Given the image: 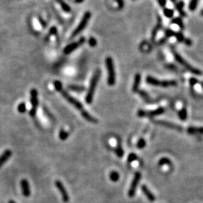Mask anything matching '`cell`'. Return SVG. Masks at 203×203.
<instances>
[{
    "mask_svg": "<svg viewBox=\"0 0 203 203\" xmlns=\"http://www.w3.org/2000/svg\"><path fill=\"white\" fill-rule=\"evenodd\" d=\"M100 77H101V70L100 69H97V70L94 72V75H93L92 78H91L90 84L89 88H88L87 94L85 98V101L87 104H91V103L93 102L96 85H97L98 83H99Z\"/></svg>",
    "mask_w": 203,
    "mask_h": 203,
    "instance_id": "6da1fadb",
    "label": "cell"
},
{
    "mask_svg": "<svg viewBox=\"0 0 203 203\" xmlns=\"http://www.w3.org/2000/svg\"><path fill=\"white\" fill-rule=\"evenodd\" d=\"M172 54H173V56H174V58L175 59V60L177 61L179 64H181V65L183 66L186 69H187V70L189 71L191 73L196 74V75H200V74H202V72H201L200 70H199V69H196V68L192 66H191L190 64H189L188 62H187V61L184 60V59L181 56L177 53V52H176L175 50H172Z\"/></svg>",
    "mask_w": 203,
    "mask_h": 203,
    "instance_id": "7a4b0ae2",
    "label": "cell"
},
{
    "mask_svg": "<svg viewBox=\"0 0 203 203\" xmlns=\"http://www.w3.org/2000/svg\"><path fill=\"white\" fill-rule=\"evenodd\" d=\"M105 65L108 71V84L109 86H113L116 82V73L114 70V62L111 57H108L106 58Z\"/></svg>",
    "mask_w": 203,
    "mask_h": 203,
    "instance_id": "3957f363",
    "label": "cell"
},
{
    "mask_svg": "<svg viewBox=\"0 0 203 203\" xmlns=\"http://www.w3.org/2000/svg\"><path fill=\"white\" fill-rule=\"evenodd\" d=\"M90 17H91V14L90 11H87V12L84 13V16H83L82 19H81L80 23H79L78 26L76 27L75 30H74L73 33H72V35H71V38L77 36L78 34H80L81 32H82L83 30L86 28L88 22H89L90 19Z\"/></svg>",
    "mask_w": 203,
    "mask_h": 203,
    "instance_id": "277c9868",
    "label": "cell"
},
{
    "mask_svg": "<svg viewBox=\"0 0 203 203\" xmlns=\"http://www.w3.org/2000/svg\"><path fill=\"white\" fill-rule=\"evenodd\" d=\"M165 112V108L160 107L157 109L150 110V111H145V110H138L137 115L139 117H152L160 115Z\"/></svg>",
    "mask_w": 203,
    "mask_h": 203,
    "instance_id": "5b68a950",
    "label": "cell"
},
{
    "mask_svg": "<svg viewBox=\"0 0 203 203\" xmlns=\"http://www.w3.org/2000/svg\"><path fill=\"white\" fill-rule=\"evenodd\" d=\"M30 102H31L32 108L30 111V114L31 117H34L36 114V109L38 105V92L35 89H32L30 90Z\"/></svg>",
    "mask_w": 203,
    "mask_h": 203,
    "instance_id": "8992f818",
    "label": "cell"
},
{
    "mask_svg": "<svg viewBox=\"0 0 203 203\" xmlns=\"http://www.w3.org/2000/svg\"><path fill=\"white\" fill-rule=\"evenodd\" d=\"M60 93L62 95V96L65 98V99H66V100L69 102L70 104H72V105H74V107L77 108V109H78L79 111H82L83 105L81 104V102H80L78 100H77L76 99H74V97H72V96H71L69 93L66 92V90H64L63 89L61 90L60 91Z\"/></svg>",
    "mask_w": 203,
    "mask_h": 203,
    "instance_id": "52a82bcc",
    "label": "cell"
},
{
    "mask_svg": "<svg viewBox=\"0 0 203 203\" xmlns=\"http://www.w3.org/2000/svg\"><path fill=\"white\" fill-rule=\"evenodd\" d=\"M141 174L140 173V172H135L133 181H132L131 185H130L129 189L128 191V196H129V197L131 198L134 197L135 192H136L137 187H138V182H139L140 180H141Z\"/></svg>",
    "mask_w": 203,
    "mask_h": 203,
    "instance_id": "ba28073f",
    "label": "cell"
},
{
    "mask_svg": "<svg viewBox=\"0 0 203 203\" xmlns=\"http://www.w3.org/2000/svg\"><path fill=\"white\" fill-rule=\"evenodd\" d=\"M86 42L85 38L84 37H81L79 40H78L77 42H74L73 43H71L70 45H67L66 47L64 48V54H69L72 52H73L74 50H75L78 47H79L81 45H83L84 44V42Z\"/></svg>",
    "mask_w": 203,
    "mask_h": 203,
    "instance_id": "9c48e42d",
    "label": "cell"
},
{
    "mask_svg": "<svg viewBox=\"0 0 203 203\" xmlns=\"http://www.w3.org/2000/svg\"><path fill=\"white\" fill-rule=\"evenodd\" d=\"M154 123L157 125H160V126H165V127H167L169 129H171L175 130V131L177 132H181L183 130V128L180 125L178 124H175V123H172V122H169L166 121H155Z\"/></svg>",
    "mask_w": 203,
    "mask_h": 203,
    "instance_id": "30bf717a",
    "label": "cell"
},
{
    "mask_svg": "<svg viewBox=\"0 0 203 203\" xmlns=\"http://www.w3.org/2000/svg\"><path fill=\"white\" fill-rule=\"evenodd\" d=\"M55 185L57 187V188L58 189V190L60 191L61 196H62V199L63 200L64 202H69V196L68 194L66 189L65 187L62 184V183L60 181H55Z\"/></svg>",
    "mask_w": 203,
    "mask_h": 203,
    "instance_id": "8fae6325",
    "label": "cell"
},
{
    "mask_svg": "<svg viewBox=\"0 0 203 203\" xmlns=\"http://www.w3.org/2000/svg\"><path fill=\"white\" fill-rule=\"evenodd\" d=\"M20 185H21L22 193L23 195L25 197H29L30 196V184H29L28 181L26 179H23L20 181Z\"/></svg>",
    "mask_w": 203,
    "mask_h": 203,
    "instance_id": "7c38bea8",
    "label": "cell"
},
{
    "mask_svg": "<svg viewBox=\"0 0 203 203\" xmlns=\"http://www.w3.org/2000/svg\"><path fill=\"white\" fill-rule=\"evenodd\" d=\"M141 190H142V192H143V193L145 195V196L148 198V199L150 201V202H154L155 199H156L155 196L153 195V193H152L151 191L148 189V187H147L146 185L141 186Z\"/></svg>",
    "mask_w": 203,
    "mask_h": 203,
    "instance_id": "4fadbf2b",
    "label": "cell"
},
{
    "mask_svg": "<svg viewBox=\"0 0 203 203\" xmlns=\"http://www.w3.org/2000/svg\"><path fill=\"white\" fill-rule=\"evenodd\" d=\"M177 83L175 80L170 81H158V87H175L177 86Z\"/></svg>",
    "mask_w": 203,
    "mask_h": 203,
    "instance_id": "5bb4252c",
    "label": "cell"
},
{
    "mask_svg": "<svg viewBox=\"0 0 203 203\" xmlns=\"http://www.w3.org/2000/svg\"><path fill=\"white\" fill-rule=\"evenodd\" d=\"M141 74L136 73L134 78V82H133V92L136 93L138 91V87H139L140 84H141Z\"/></svg>",
    "mask_w": 203,
    "mask_h": 203,
    "instance_id": "9a60e30c",
    "label": "cell"
},
{
    "mask_svg": "<svg viewBox=\"0 0 203 203\" xmlns=\"http://www.w3.org/2000/svg\"><path fill=\"white\" fill-rule=\"evenodd\" d=\"M11 154H12V153H11V150H6L3 152L2 154L0 156V168L4 165L7 160H8V159L11 157Z\"/></svg>",
    "mask_w": 203,
    "mask_h": 203,
    "instance_id": "2e32d148",
    "label": "cell"
},
{
    "mask_svg": "<svg viewBox=\"0 0 203 203\" xmlns=\"http://www.w3.org/2000/svg\"><path fill=\"white\" fill-rule=\"evenodd\" d=\"M157 18H158L157 24L156 25V26L153 29V30H152L151 41H154L156 36H157V33H158L159 30H160V28H161V26H162V19H161V18H160V16H158V17H157Z\"/></svg>",
    "mask_w": 203,
    "mask_h": 203,
    "instance_id": "e0dca14e",
    "label": "cell"
},
{
    "mask_svg": "<svg viewBox=\"0 0 203 203\" xmlns=\"http://www.w3.org/2000/svg\"><path fill=\"white\" fill-rule=\"evenodd\" d=\"M81 115H82V117L86 120V121H87L88 122H90V123H98L97 120H96L95 117H94L90 114L89 112H87V111L82 110V111H81Z\"/></svg>",
    "mask_w": 203,
    "mask_h": 203,
    "instance_id": "ac0fdd59",
    "label": "cell"
},
{
    "mask_svg": "<svg viewBox=\"0 0 203 203\" xmlns=\"http://www.w3.org/2000/svg\"><path fill=\"white\" fill-rule=\"evenodd\" d=\"M187 133L191 135H203V127L199 126H189L187 129Z\"/></svg>",
    "mask_w": 203,
    "mask_h": 203,
    "instance_id": "d6986e66",
    "label": "cell"
},
{
    "mask_svg": "<svg viewBox=\"0 0 203 203\" xmlns=\"http://www.w3.org/2000/svg\"><path fill=\"white\" fill-rule=\"evenodd\" d=\"M175 8L177 10L179 14H181V16L182 17H186L187 14H186V12L184 11V2L183 0H181V1L177 2V3L175 4Z\"/></svg>",
    "mask_w": 203,
    "mask_h": 203,
    "instance_id": "ffe728a7",
    "label": "cell"
},
{
    "mask_svg": "<svg viewBox=\"0 0 203 203\" xmlns=\"http://www.w3.org/2000/svg\"><path fill=\"white\" fill-rule=\"evenodd\" d=\"M56 2L60 5L61 8H62V9L65 12H70L71 11L70 6H69L68 4H66V3L64 2V0H56Z\"/></svg>",
    "mask_w": 203,
    "mask_h": 203,
    "instance_id": "44dd1931",
    "label": "cell"
},
{
    "mask_svg": "<svg viewBox=\"0 0 203 203\" xmlns=\"http://www.w3.org/2000/svg\"><path fill=\"white\" fill-rule=\"evenodd\" d=\"M68 88H69L70 90L74 91V92H77V93H82V92H84V90H85V88L83 87V86L72 85V84L68 86Z\"/></svg>",
    "mask_w": 203,
    "mask_h": 203,
    "instance_id": "7402d4cb",
    "label": "cell"
},
{
    "mask_svg": "<svg viewBox=\"0 0 203 203\" xmlns=\"http://www.w3.org/2000/svg\"><path fill=\"white\" fill-rule=\"evenodd\" d=\"M158 81L159 79L151 77V76H148V77L146 78V82L148 83V84H150V85L157 87V86H158Z\"/></svg>",
    "mask_w": 203,
    "mask_h": 203,
    "instance_id": "603a6c76",
    "label": "cell"
},
{
    "mask_svg": "<svg viewBox=\"0 0 203 203\" xmlns=\"http://www.w3.org/2000/svg\"><path fill=\"white\" fill-rule=\"evenodd\" d=\"M159 165L160 166H162V165H169V166H170V165H172V161L169 158H167V157H162V158L159 160Z\"/></svg>",
    "mask_w": 203,
    "mask_h": 203,
    "instance_id": "cb8c5ba5",
    "label": "cell"
},
{
    "mask_svg": "<svg viewBox=\"0 0 203 203\" xmlns=\"http://www.w3.org/2000/svg\"><path fill=\"white\" fill-rule=\"evenodd\" d=\"M178 116L181 121H185L187 118V111L185 108H182L178 111Z\"/></svg>",
    "mask_w": 203,
    "mask_h": 203,
    "instance_id": "d4e9b609",
    "label": "cell"
},
{
    "mask_svg": "<svg viewBox=\"0 0 203 203\" xmlns=\"http://www.w3.org/2000/svg\"><path fill=\"white\" fill-rule=\"evenodd\" d=\"M172 23H174V24L177 25L181 29L184 30V23H183V20L181 18H175L174 19L172 20Z\"/></svg>",
    "mask_w": 203,
    "mask_h": 203,
    "instance_id": "484cf974",
    "label": "cell"
},
{
    "mask_svg": "<svg viewBox=\"0 0 203 203\" xmlns=\"http://www.w3.org/2000/svg\"><path fill=\"white\" fill-rule=\"evenodd\" d=\"M109 177H110V179H111L112 181L117 182L118 180H119L120 175L117 172H116V171H112V172L110 173Z\"/></svg>",
    "mask_w": 203,
    "mask_h": 203,
    "instance_id": "4316f807",
    "label": "cell"
},
{
    "mask_svg": "<svg viewBox=\"0 0 203 203\" xmlns=\"http://www.w3.org/2000/svg\"><path fill=\"white\" fill-rule=\"evenodd\" d=\"M163 14L166 18H172L174 15V11L171 8H163Z\"/></svg>",
    "mask_w": 203,
    "mask_h": 203,
    "instance_id": "83f0119b",
    "label": "cell"
},
{
    "mask_svg": "<svg viewBox=\"0 0 203 203\" xmlns=\"http://www.w3.org/2000/svg\"><path fill=\"white\" fill-rule=\"evenodd\" d=\"M198 2H199V0H190L189 4V11H195L197 8Z\"/></svg>",
    "mask_w": 203,
    "mask_h": 203,
    "instance_id": "f1b7e54d",
    "label": "cell"
},
{
    "mask_svg": "<svg viewBox=\"0 0 203 203\" xmlns=\"http://www.w3.org/2000/svg\"><path fill=\"white\" fill-rule=\"evenodd\" d=\"M138 94H139L140 96H141L145 101L150 102V96H149L148 93L145 92V91H144V90H138Z\"/></svg>",
    "mask_w": 203,
    "mask_h": 203,
    "instance_id": "f546056e",
    "label": "cell"
},
{
    "mask_svg": "<svg viewBox=\"0 0 203 203\" xmlns=\"http://www.w3.org/2000/svg\"><path fill=\"white\" fill-rule=\"evenodd\" d=\"M69 133H68V132L65 131V130L63 129H61L60 131V133H59V138H60L61 140H66V138L69 137Z\"/></svg>",
    "mask_w": 203,
    "mask_h": 203,
    "instance_id": "4dcf8cb0",
    "label": "cell"
},
{
    "mask_svg": "<svg viewBox=\"0 0 203 203\" xmlns=\"http://www.w3.org/2000/svg\"><path fill=\"white\" fill-rule=\"evenodd\" d=\"M18 111L21 114H23L26 111V105L24 102H21L18 105Z\"/></svg>",
    "mask_w": 203,
    "mask_h": 203,
    "instance_id": "1f68e13d",
    "label": "cell"
},
{
    "mask_svg": "<svg viewBox=\"0 0 203 203\" xmlns=\"http://www.w3.org/2000/svg\"><path fill=\"white\" fill-rule=\"evenodd\" d=\"M164 33H165V38H171V37H172V36H175V33L173 31V30H169V29H165V31H164Z\"/></svg>",
    "mask_w": 203,
    "mask_h": 203,
    "instance_id": "d6a6232c",
    "label": "cell"
},
{
    "mask_svg": "<svg viewBox=\"0 0 203 203\" xmlns=\"http://www.w3.org/2000/svg\"><path fill=\"white\" fill-rule=\"evenodd\" d=\"M145 146H146V141H145V140L142 138H140L138 142H137V148L138 149H142L145 148Z\"/></svg>",
    "mask_w": 203,
    "mask_h": 203,
    "instance_id": "836d02e7",
    "label": "cell"
},
{
    "mask_svg": "<svg viewBox=\"0 0 203 203\" xmlns=\"http://www.w3.org/2000/svg\"><path fill=\"white\" fill-rule=\"evenodd\" d=\"M175 37L178 42H184V39H185L182 33H176L175 34Z\"/></svg>",
    "mask_w": 203,
    "mask_h": 203,
    "instance_id": "e575fe53",
    "label": "cell"
},
{
    "mask_svg": "<svg viewBox=\"0 0 203 203\" xmlns=\"http://www.w3.org/2000/svg\"><path fill=\"white\" fill-rule=\"evenodd\" d=\"M54 88H55L57 91H59V92H60L61 90H62V84L60 81H54Z\"/></svg>",
    "mask_w": 203,
    "mask_h": 203,
    "instance_id": "d590c367",
    "label": "cell"
},
{
    "mask_svg": "<svg viewBox=\"0 0 203 203\" xmlns=\"http://www.w3.org/2000/svg\"><path fill=\"white\" fill-rule=\"evenodd\" d=\"M137 158H138V157H137V155L135 154V153H130L128 157V159H127V161L128 162H133L135 161V160H137Z\"/></svg>",
    "mask_w": 203,
    "mask_h": 203,
    "instance_id": "8d00e7d4",
    "label": "cell"
},
{
    "mask_svg": "<svg viewBox=\"0 0 203 203\" xmlns=\"http://www.w3.org/2000/svg\"><path fill=\"white\" fill-rule=\"evenodd\" d=\"M116 154L119 157H122L123 156V154H124L123 150L122 149L121 146H117V148H116Z\"/></svg>",
    "mask_w": 203,
    "mask_h": 203,
    "instance_id": "74e56055",
    "label": "cell"
},
{
    "mask_svg": "<svg viewBox=\"0 0 203 203\" xmlns=\"http://www.w3.org/2000/svg\"><path fill=\"white\" fill-rule=\"evenodd\" d=\"M88 43H89L90 46L95 47L96 45V44H97V41H96V38H94V37H91V38H90L89 41H88Z\"/></svg>",
    "mask_w": 203,
    "mask_h": 203,
    "instance_id": "f35d334b",
    "label": "cell"
},
{
    "mask_svg": "<svg viewBox=\"0 0 203 203\" xmlns=\"http://www.w3.org/2000/svg\"><path fill=\"white\" fill-rule=\"evenodd\" d=\"M57 30L56 27H52V28L50 30V32H49L48 35H47V38H48L50 35H56V34H57Z\"/></svg>",
    "mask_w": 203,
    "mask_h": 203,
    "instance_id": "ab89813d",
    "label": "cell"
},
{
    "mask_svg": "<svg viewBox=\"0 0 203 203\" xmlns=\"http://www.w3.org/2000/svg\"><path fill=\"white\" fill-rule=\"evenodd\" d=\"M189 84H190L192 87H194V86H195L196 84L198 83V80L196 78H191L189 79Z\"/></svg>",
    "mask_w": 203,
    "mask_h": 203,
    "instance_id": "60d3db41",
    "label": "cell"
},
{
    "mask_svg": "<svg viewBox=\"0 0 203 203\" xmlns=\"http://www.w3.org/2000/svg\"><path fill=\"white\" fill-rule=\"evenodd\" d=\"M166 68L171 71H177V68L176 67L175 65H173V64H168V65H166Z\"/></svg>",
    "mask_w": 203,
    "mask_h": 203,
    "instance_id": "b9f144b4",
    "label": "cell"
},
{
    "mask_svg": "<svg viewBox=\"0 0 203 203\" xmlns=\"http://www.w3.org/2000/svg\"><path fill=\"white\" fill-rule=\"evenodd\" d=\"M184 42L186 45H187V46H191V45H192V41L189 39V38H185Z\"/></svg>",
    "mask_w": 203,
    "mask_h": 203,
    "instance_id": "7bdbcfd3",
    "label": "cell"
},
{
    "mask_svg": "<svg viewBox=\"0 0 203 203\" xmlns=\"http://www.w3.org/2000/svg\"><path fill=\"white\" fill-rule=\"evenodd\" d=\"M157 2H158L159 5L161 7H163V8L166 5V0H157Z\"/></svg>",
    "mask_w": 203,
    "mask_h": 203,
    "instance_id": "ee69618b",
    "label": "cell"
},
{
    "mask_svg": "<svg viewBox=\"0 0 203 203\" xmlns=\"http://www.w3.org/2000/svg\"><path fill=\"white\" fill-rule=\"evenodd\" d=\"M39 22L41 23V24H42V27H44V28H45V27H46V26H47L46 23H45V22L44 21V20H42L41 18H39Z\"/></svg>",
    "mask_w": 203,
    "mask_h": 203,
    "instance_id": "f6af8a7d",
    "label": "cell"
},
{
    "mask_svg": "<svg viewBox=\"0 0 203 203\" xmlns=\"http://www.w3.org/2000/svg\"><path fill=\"white\" fill-rule=\"evenodd\" d=\"M117 1L118 4H119V8H123V0H117Z\"/></svg>",
    "mask_w": 203,
    "mask_h": 203,
    "instance_id": "bcb514c9",
    "label": "cell"
},
{
    "mask_svg": "<svg viewBox=\"0 0 203 203\" xmlns=\"http://www.w3.org/2000/svg\"><path fill=\"white\" fill-rule=\"evenodd\" d=\"M74 1H75V2H77V3H81V2H83L84 0H74Z\"/></svg>",
    "mask_w": 203,
    "mask_h": 203,
    "instance_id": "7dc6e473",
    "label": "cell"
},
{
    "mask_svg": "<svg viewBox=\"0 0 203 203\" xmlns=\"http://www.w3.org/2000/svg\"><path fill=\"white\" fill-rule=\"evenodd\" d=\"M171 1H172V2L173 3V4L175 5V4H176V3L177 2V0H171Z\"/></svg>",
    "mask_w": 203,
    "mask_h": 203,
    "instance_id": "c3c4849f",
    "label": "cell"
},
{
    "mask_svg": "<svg viewBox=\"0 0 203 203\" xmlns=\"http://www.w3.org/2000/svg\"><path fill=\"white\" fill-rule=\"evenodd\" d=\"M8 203H16V202H15L14 200H10L9 202H8Z\"/></svg>",
    "mask_w": 203,
    "mask_h": 203,
    "instance_id": "681fc988",
    "label": "cell"
},
{
    "mask_svg": "<svg viewBox=\"0 0 203 203\" xmlns=\"http://www.w3.org/2000/svg\"><path fill=\"white\" fill-rule=\"evenodd\" d=\"M201 15H202V16H203V10H202V11H201Z\"/></svg>",
    "mask_w": 203,
    "mask_h": 203,
    "instance_id": "f907efd6",
    "label": "cell"
},
{
    "mask_svg": "<svg viewBox=\"0 0 203 203\" xmlns=\"http://www.w3.org/2000/svg\"><path fill=\"white\" fill-rule=\"evenodd\" d=\"M201 86H202V89H203V82L201 83Z\"/></svg>",
    "mask_w": 203,
    "mask_h": 203,
    "instance_id": "816d5d0a",
    "label": "cell"
}]
</instances>
